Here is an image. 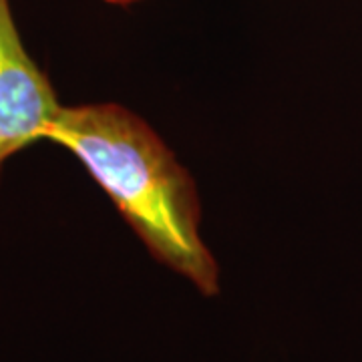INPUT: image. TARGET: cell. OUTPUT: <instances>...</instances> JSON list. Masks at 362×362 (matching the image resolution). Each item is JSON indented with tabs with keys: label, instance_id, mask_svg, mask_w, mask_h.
Instances as JSON below:
<instances>
[{
	"label": "cell",
	"instance_id": "obj_1",
	"mask_svg": "<svg viewBox=\"0 0 362 362\" xmlns=\"http://www.w3.org/2000/svg\"><path fill=\"white\" fill-rule=\"evenodd\" d=\"M49 143L85 168L156 262L199 294H220V264L202 235L195 180L141 115L113 101L63 105Z\"/></svg>",
	"mask_w": 362,
	"mask_h": 362
},
{
	"label": "cell",
	"instance_id": "obj_2",
	"mask_svg": "<svg viewBox=\"0 0 362 362\" xmlns=\"http://www.w3.org/2000/svg\"><path fill=\"white\" fill-rule=\"evenodd\" d=\"M61 109L51 78L26 49L11 0H0V180L13 157L49 141Z\"/></svg>",
	"mask_w": 362,
	"mask_h": 362
},
{
	"label": "cell",
	"instance_id": "obj_3",
	"mask_svg": "<svg viewBox=\"0 0 362 362\" xmlns=\"http://www.w3.org/2000/svg\"><path fill=\"white\" fill-rule=\"evenodd\" d=\"M109 6H119V8H131V6H137L143 2H149V0H101Z\"/></svg>",
	"mask_w": 362,
	"mask_h": 362
}]
</instances>
